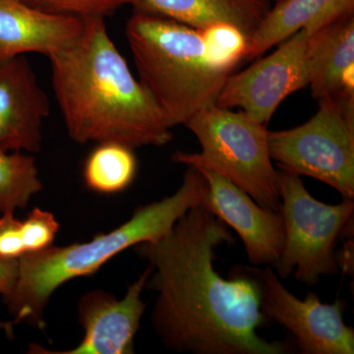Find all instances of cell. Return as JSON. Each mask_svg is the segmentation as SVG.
<instances>
[{
	"label": "cell",
	"instance_id": "6da1fadb",
	"mask_svg": "<svg viewBox=\"0 0 354 354\" xmlns=\"http://www.w3.org/2000/svg\"><path fill=\"white\" fill-rule=\"evenodd\" d=\"M234 243L230 228L202 205L193 207L155 241L134 246L148 262L145 288L157 293L151 324L165 348L193 354H285L283 342L258 335L268 319L257 286L232 271L214 268L216 249Z\"/></svg>",
	"mask_w": 354,
	"mask_h": 354
},
{
	"label": "cell",
	"instance_id": "7a4b0ae2",
	"mask_svg": "<svg viewBox=\"0 0 354 354\" xmlns=\"http://www.w3.org/2000/svg\"><path fill=\"white\" fill-rule=\"evenodd\" d=\"M48 59L53 93L74 142L133 150L171 142V125L133 76L104 18L86 19L82 36Z\"/></svg>",
	"mask_w": 354,
	"mask_h": 354
},
{
	"label": "cell",
	"instance_id": "3957f363",
	"mask_svg": "<svg viewBox=\"0 0 354 354\" xmlns=\"http://www.w3.org/2000/svg\"><path fill=\"white\" fill-rule=\"evenodd\" d=\"M208 191L204 174L196 167H187L180 187L174 194L138 207L129 220L111 232L97 234L87 242L25 253L19 258L15 288L3 297L13 322L44 329V310L60 286L95 274L128 248L164 236L186 212L203 204Z\"/></svg>",
	"mask_w": 354,
	"mask_h": 354
},
{
	"label": "cell",
	"instance_id": "277c9868",
	"mask_svg": "<svg viewBox=\"0 0 354 354\" xmlns=\"http://www.w3.org/2000/svg\"><path fill=\"white\" fill-rule=\"evenodd\" d=\"M127 37L138 80L171 128L216 104L232 71L218 64L202 30L135 10Z\"/></svg>",
	"mask_w": 354,
	"mask_h": 354
},
{
	"label": "cell",
	"instance_id": "5b68a950",
	"mask_svg": "<svg viewBox=\"0 0 354 354\" xmlns=\"http://www.w3.org/2000/svg\"><path fill=\"white\" fill-rule=\"evenodd\" d=\"M201 152H176V164L214 171L246 192L263 208L281 211L278 171L270 155L267 125L244 111L214 106L185 123Z\"/></svg>",
	"mask_w": 354,
	"mask_h": 354
},
{
	"label": "cell",
	"instance_id": "8992f818",
	"mask_svg": "<svg viewBox=\"0 0 354 354\" xmlns=\"http://www.w3.org/2000/svg\"><path fill=\"white\" fill-rule=\"evenodd\" d=\"M278 185L281 213L285 225V243L277 274H290L300 283L315 285L325 276L339 272L335 246L353 220L354 201L342 200L335 205L315 199L305 187L301 177L279 169Z\"/></svg>",
	"mask_w": 354,
	"mask_h": 354
},
{
	"label": "cell",
	"instance_id": "52a82bcc",
	"mask_svg": "<svg viewBox=\"0 0 354 354\" xmlns=\"http://www.w3.org/2000/svg\"><path fill=\"white\" fill-rule=\"evenodd\" d=\"M299 127L269 131L270 155L279 169L315 178L354 199V113L334 97Z\"/></svg>",
	"mask_w": 354,
	"mask_h": 354
},
{
	"label": "cell",
	"instance_id": "ba28073f",
	"mask_svg": "<svg viewBox=\"0 0 354 354\" xmlns=\"http://www.w3.org/2000/svg\"><path fill=\"white\" fill-rule=\"evenodd\" d=\"M232 271L252 279L257 286L263 315L283 326L304 354H353L354 330L344 323L346 304L321 301L309 292L304 300L290 292L270 266H236Z\"/></svg>",
	"mask_w": 354,
	"mask_h": 354
},
{
	"label": "cell",
	"instance_id": "9c48e42d",
	"mask_svg": "<svg viewBox=\"0 0 354 354\" xmlns=\"http://www.w3.org/2000/svg\"><path fill=\"white\" fill-rule=\"evenodd\" d=\"M312 35L300 30L279 44L272 55L260 58L239 73L230 74L218 95L216 106L241 109L267 125L283 100L309 85Z\"/></svg>",
	"mask_w": 354,
	"mask_h": 354
},
{
	"label": "cell",
	"instance_id": "30bf717a",
	"mask_svg": "<svg viewBox=\"0 0 354 354\" xmlns=\"http://www.w3.org/2000/svg\"><path fill=\"white\" fill-rule=\"evenodd\" d=\"M151 268L128 286L127 293L118 299L111 293L94 290L83 295L77 313L84 330L82 341L75 348L53 351L38 344H30L32 354H130L134 353V337L145 312L141 295L145 290Z\"/></svg>",
	"mask_w": 354,
	"mask_h": 354
},
{
	"label": "cell",
	"instance_id": "8fae6325",
	"mask_svg": "<svg viewBox=\"0 0 354 354\" xmlns=\"http://www.w3.org/2000/svg\"><path fill=\"white\" fill-rule=\"evenodd\" d=\"M199 171L209 186L208 196L202 206L239 235L250 264L274 267L285 243L281 211L263 208L246 192L216 172Z\"/></svg>",
	"mask_w": 354,
	"mask_h": 354
},
{
	"label": "cell",
	"instance_id": "7c38bea8",
	"mask_svg": "<svg viewBox=\"0 0 354 354\" xmlns=\"http://www.w3.org/2000/svg\"><path fill=\"white\" fill-rule=\"evenodd\" d=\"M50 113L48 95L24 55L0 62V150L41 152Z\"/></svg>",
	"mask_w": 354,
	"mask_h": 354
},
{
	"label": "cell",
	"instance_id": "4fadbf2b",
	"mask_svg": "<svg viewBox=\"0 0 354 354\" xmlns=\"http://www.w3.org/2000/svg\"><path fill=\"white\" fill-rule=\"evenodd\" d=\"M86 19L38 10L21 0H0V62L26 53L46 57L82 36Z\"/></svg>",
	"mask_w": 354,
	"mask_h": 354
},
{
	"label": "cell",
	"instance_id": "5bb4252c",
	"mask_svg": "<svg viewBox=\"0 0 354 354\" xmlns=\"http://www.w3.org/2000/svg\"><path fill=\"white\" fill-rule=\"evenodd\" d=\"M354 13V0H281L272 4L248 41L243 60H253L304 29L315 34Z\"/></svg>",
	"mask_w": 354,
	"mask_h": 354
},
{
	"label": "cell",
	"instance_id": "9a60e30c",
	"mask_svg": "<svg viewBox=\"0 0 354 354\" xmlns=\"http://www.w3.org/2000/svg\"><path fill=\"white\" fill-rule=\"evenodd\" d=\"M135 10L156 14L195 29L234 26L250 39L271 9L270 0H133Z\"/></svg>",
	"mask_w": 354,
	"mask_h": 354
},
{
	"label": "cell",
	"instance_id": "2e32d148",
	"mask_svg": "<svg viewBox=\"0 0 354 354\" xmlns=\"http://www.w3.org/2000/svg\"><path fill=\"white\" fill-rule=\"evenodd\" d=\"M309 59L313 97L320 101L341 92L344 72L354 67L353 14L312 35Z\"/></svg>",
	"mask_w": 354,
	"mask_h": 354
},
{
	"label": "cell",
	"instance_id": "e0dca14e",
	"mask_svg": "<svg viewBox=\"0 0 354 354\" xmlns=\"http://www.w3.org/2000/svg\"><path fill=\"white\" fill-rule=\"evenodd\" d=\"M137 160L133 149L118 143L97 144L84 167V180L100 194H115L134 180Z\"/></svg>",
	"mask_w": 354,
	"mask_h": 354
},
{
	"label": "cell",
	"instance_id": "ac0fdd59",
	"mask_svg": "<svg viewBox=\"0 0 354 354\" xmlns=\"http://www.w3.org/2000/svg\"><path fill=\"white\" fill-rule=\"evenodd\" d=\"M43 189L35 158L19 151L0 150V213L27 208Z\"/></svg>",
	"mask_w": 354,
	"mask_h": 354
},
{
	"label": "cell",
	"instance_id": "d6986e66",
	"mask_svg": "<svg viewBox=\"0 0 354 354\" xmlns=\"http://www.w3.org/2000/svg\"><path fill=\"white\" fill-rule=\"evenodd\" d=\"M32 8L55 15L88 19L113 15L133 0H21Z\"/></svg>",
	"mask_w": 354,
	"mask_h": 354
},
{
	"label": "cell",
	"instance_id": "ffe728a7",
	"mask_svg": "<svg viewBox=\"0 0 354 354\" xmlns=\"http://www.w3.org/2000/svg\"><path fill=\"white\" fill-rule=\"evenodd\" d=\"M207 46L225 68L234 70L245 55L248 39L234 26L216 24L202 30Z\"/></svg>",
	"mask_w": 354,
	"mask_h": 354
},
{
	"label": "cell",
	"instance_id": "44dd1931",
	"mask_svg": "<svg viewBox=\"0 0 354 354\" xmlns=\"http://www.w3.org/2000/svg\"><path fill=\"white\" fill-rule=\"evenodd\" d=\"M21 230L26 253H36L53 245L59 223L50 212L35 208L21 223Z\"/></svg>",
	"mask_w": 354,
	"mask_h": 354
},
{
	"label": "cell",
	"instance_id": "7402d4cb",
	"mask_svg": "<svg viewBox=\"0 0 354 354\" xmlns=\"http://www.w3.org/2000/svg\"><path fill=\"white\" fill-rule=\"evenodd\" d=\"M21 223L14 214L0 216V257L18 260L26 253Z\"/></svg>",
	"mask_w": 354,
	"mask_h": 354
},
{
	"label": "cell",
	"instance_id": "603a6c76",
	"mask_svg": "<svg viewBox=\"0 0 354 354\" xmlns=\"http://www.w3.org/2000/svg\"><path fill=\"white\" fill-rule=\"evenodd\" d=\"M19 276V259L0 257V295L8 297L12 292Z\"/></svg>",
	"mask_w": 354,
	"mask_h": 354
},
{
	"label": "cell",
	"instance_id": "cb8c5ba5",
	"mask_svg": "<svg viewBox=\"0 0 354 354\" xmlns=\"http://www.w3.org/2000/svg\"><path fill=\"white\" fill-rule=\"evenodd\" d=\"M14 324L15 323H14L13 321H8V322L0 323V332H1V330H3V332L6 333V334L12 335Z\"/></svg>",
	"mask_w": 354,
	"mask_h": 354
},
{
	"label": "cell",
	"instance_id": "d4e9b609",
	"mask_svg": "<svg viewBox=\"0 0 354 354\" xmlns=\"http://www.w3.org/2000/svg\"><path fill=\"white\" fill-rule=\"evenodd\" d=\"M272 4L278 3V2L281 1V0H270Z\"/></svg>",
	"mask_w": 354,
	"mask_h": 354
}]
</instances>
